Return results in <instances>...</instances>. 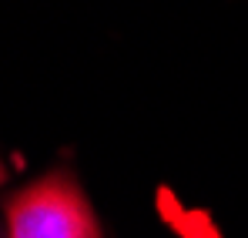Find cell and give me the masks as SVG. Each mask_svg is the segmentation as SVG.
Returning a JSON list of instances; mask_svg holds the SVG:
<instances>
[{
	"label": "cell",
	"instance_id": "obj_1",
	"mask_svg": "<svg viewBox=\"0 0 248 238\" xmlns=\"http://www.w3.org/2000/svg\"><path fill=\"white\" fill-rule=\"evenodd\" d=\"M7 238H101V225L67 171L20 188L7 205Z\"/></svg>",
	"mask_w": 248,
	"mask_h": 238
},
{
	"label": "cell",
	"instance_id": "obj_2",
	"mask_svg": "<svg viewBox=\"0 0 248 238\" xmlns=\"http://www.w3.org/2000/svg\"><path fill=\"white\" fill-rule=\"evenodd\" d=\"M3 175H7V171H3V164H0V185H3Z\"/></svg>",
	"mask_w": 248,
	"mask_h": 238
}]
</instances>
